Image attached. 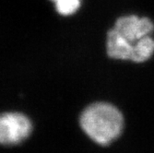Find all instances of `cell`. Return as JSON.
Masks as SVG:
<instances>
[{"label":"cell","instance_id":"6","mask_svg":"<svg viewBox=\"0 0 154 153\" xmlns=\"http://www.w3.org/2000/svg\"><path fill=\"white\" fill-rule=\"evenodd\" d=\"M57 11L63 16H69L75 13L80 7V0H55Z\"/></svg>","mask_w":154,"mask_h":153},{"label":"cell","instance_id":"7","mask_svg":"<svg viewBox=\"0 0 154 153\" xmlns=\"http://www.w3.org/2000/svg\"><path fill=\"white\" fill-rule=\"evenodd\" d=\"M52 1H54H54H55V0H52Z\"/></svg>","mask_w":154,"mask_h":153},{"label":"cell","instance_id":"2","mask_svg":"<svg viewBox=\"0 0 154 153\" xmlns=\"http://www.w3.org/2000/svg\"><path fill=\"white\" fill-rule=\"evenodd\" d=\"M32 131V124L25 115L13 112L0 115V145L20 144Z\"/></svg>","mask_w":154,"mask_h":153},{"label":"cell","instance_id":"4","mask_svg":"<svg viewBox=\"0 0 154 153\" xmlns=\"http://www.w3.org/2000/svg\"><path fill=\"white\" fill-rule=\"evenodd\" d=\"M134 47L113 28L107 33L106 50L108 57L118 60H132Z\"/></svg>","mask_w":154,"mask_h":153},{"label":"cell","instance_id":"5","mask_svg":"<svg viewBox=\"0 0 154 153\" xmlns=\"http://www.w3.org/2000/svg\"><path fill=\"white\" fill-rule=\"evenodd\" d=\"M154 53V39L148 35L139 40L135 44L132 60L136 63H143L149 60Z\"/></svg>","mask_w":154,"mask_h":153},{"label":"cell","instance_id":"1","mask_svg":"<svg viewBox=\"0 0 154 153\" xmlns=\"http://www.w3.org/2000/svg\"><path fill=\"white\" fill-rule=\"evenodd\" d=\"M79 124L91 140L100 145H108L121 135L124 117L120 111L108 103H95L81 113Z\"/></svg>","mask_w":154,"mask_h":153},{"label":"cell","instance_id":"3","mask_svg":"<svg viewBox=\"0 0 154 153\" xmlns=\"http://www.w3.org/2000/svg\"><path fill=\"white\" fill-rule=\"evenodd\" d=\"M114 29L127 41L135 45L139 40L150 35L154 31V24L148 18H139L135 15L119 18Z\"/></svg>","mask_w":154,"mask_h":153}]
</instances>
